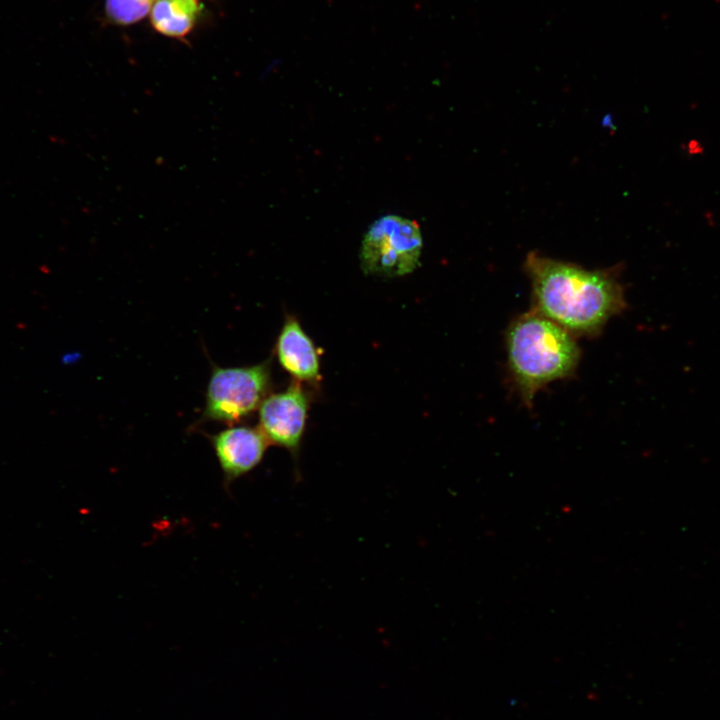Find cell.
<instances>
[{
	"instance_id": "obj_10",
	"label": "cell",
	"mask_w": 720,
	"mask_h": 720,
	"mask_svg": "<svg viewBox=\"0 0 720 720\" xmlns=\"http://www.w3.org/2000/svg\"><path fill=\"white\" fill-rule=\"evenodd\" d=\"M689 153L697 154L702 151V146L697 141H690L688 144Z\"/></svg>"
},
{
	"instance_id": "obj_6",
	"label": "cell",
	"mask_w": 720,
	"mask_h": 720,
	"mask_svg": "<svg viewBox=\"0 0 720 720\" xmlns=\"http://www.w3.org/2000/svg\"><path fill=\"white\" fill-rule=\"evenodd\" d=\"M209 439L226 489L262 461L270 444L258 427L244 425L229 426Z\"/></svg>"
},
{
	"instance_id": "obj_2",
	"label": "cell",
	"mask_w": 720,
	"mask_h": 720,
	"mask_svg": "<svg viewBox=\"0 0 720 720\" xmlns=\"http://www.w3.org/2000/svg\"><path fill=\"white\" fill-rule=\"evenodd\" d=\"M505 348L512 386L528 408L546 386L572 377L581 359L576 337L532 309L510 322Z\"/></svg>"
},
{
	"instance_id": "obj_5",
	"label": "cell",
	"mask_w": 720,
	"mask_h": 720,
	"mask_svg": "<svg viewBox=\"0 0 720 720\" xmlns=\"http://www.w3.org/2000/svg\"><path fill=\"white\" fill-rule=\"evenodd\" d=\"M308 397L298 383L286 390L267 395L258 410L259 429L270 444L298 456L304 434Z\"/></svg>"
},
{
	"instance_id": "obj_8",
	"label": "cell",
	"mask_w": 720,
	"mask_h": 720,
	"mask_svg": "<svg viewBox=\"0 0 720 720\" xmlns=\"http://www.w3.org/2000/svg\"><path fill=\"white\" fill-rule=\"evenodd\" d=\"M199 11L198 0H156L152 6L150 21L160 34L183 38L194 28Z\"/></svg>"
},
{
	"instance_id": "obj_1",
	"label": "cell",
	"mask_w": 720,
	"mask_h": 720,
	"mask_svg": "<svg viewBox=\"0 0 720 720\" xmlns=\"http://www.w3.org/2000/svg\"><path fill=\"white\" fill-rule=\"evenodd\" d=\"M524 270L531 283V309L576 338L598 336L627 307L616 266L590 270L532 251Z\"/></svg>"
},
{
	"instance_id": "obj_9",
	"label": "cell",
	"mask_w": 720,
	"mask_h": 720,
	"mask_svg": "<svg viewBox=\"0 0 720 720\" xmlns=\"http://www.w3.org/2000/svg\"><path fill=\"white\" fill-rule=\"evenodd\" d=\"M156 0H105V12L111 22L130 25L144 18Z\"/></svg>"
},
{
	"instance_id": "obj_3",
	"label": "cell",
	"mask_w": 720,
	"mask_h": 720,
	"mask_svg": "<svg viewBox=\"0 0 720 720\" xmlns=\"http://www.w3.org/2000/svg\"><path fill=\"white\" fill-rule=\"evenodd\" d=\"M422 247V234L415 221L398 215L382 216L363 237L360 266L370 276L401 277L417 268Z\"/></svg>"
},
{
	"instance_id": "obj_4",
	"label": "cell",
	"mask_w": 720,
	"mask_h": 720,
	"mask_svg": "<svg viewBox=\"0 0 720 720\" xmlns=\"http://www.w3.org/2000/svg\"><path fill=\"white\" fill-rule=\"evenodd\" d=\"M271 383L270 361L245 367L212 369L201 421L230 426L259 408Z\"/></svg>"
},
{
	"instance_id": "obj_7",
	"label": "cell",
	"mask_w": 720,
	"mask_h": 720,
	"mask_svg": "<svg viewBox=\"0 0 720 720\" xmlns=\"http://www.w3.org/2000/svg\"><path fill=\"white\" fill-rule=\"evenodd\" d=\"M275 353L280 365L295 379L304 382L319 379L318 351L296 318H286L276 341Z\"/></svg>"
}]
</instances>
